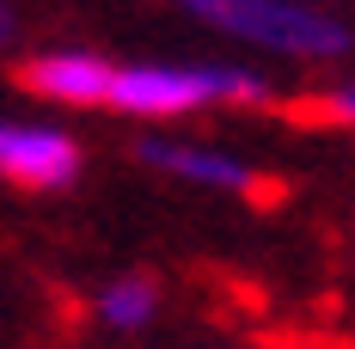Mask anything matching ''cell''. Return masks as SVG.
I'll use <instances>...</instances> for the list:
<instances>
[{
	"label": "cell",
	"instance_id": "cell-1",
	"mask_svg": "<svg viewBox=\"0 0 355 349\" xmlns=\"http://www.w3.org/2000/svg\"><path fill=\"white\" fill-rule=\"evenodd\" d=\"M190 12L239 43H263L282 56H343L349 49V31L331 12H313L300 0H190Z\"/></svg>",
	"mask_w": 355,
	"mask_h": 349
},
{
	"label": "cell",
	"instance_id": "cell-6",
	"mask_svg": "<svg viewBox=\"0 0 355 349\" xmlns=\"http://www.w3.org/2000/svg\"><path fill=\"white\" fill-rule=\"evenodd\" d=\"M153 307H159V294H153V282H141V276H123V282H110L105 294H98V318H105V325H116V331L147 325V318H153Z\"/></svg>",
	"mask_w": 355,
	"mask_h": 349
},
{
	"label": "cell",
	"instance_id": "cell-2",
	"mask_svg": "<svg viewBox=\"0 0 355 349\" xmlns=\"http://www.w3.org/2000/svg\"><path fill=\"white\" fill-rule=\"evenodd\" d=\"M220 99H263V80L245 68H166V62H141V68H116V86H110V105L135 110V117H184V110L220 105Z\"/></svg>",
	"mask_w": 355,
	"mask_h": 349
},
{
	"label": "cell",
	"instance_id": "cell-8",
	"mask_svg": "<svg viewBox=\"0 0 355 349\" xmlns=\"http://www.w3.org/2000/svg\"><path fill=\"white\" fill-rule=\"evenodd\" d=\"M6 31H12V12H6V6H0V37H6Z\"/></svg>",
	"mask_w": 355,
	"mask_h": 349
},
{
	"label": "cell",
	"instance_id": "cell-3",
	"mask_svg": "<svg viewBox=\"0 0 355 349\" xmlns=\"http://www.w3.org/2000/svg\"><path fill=\"white\" fill-rule=\"evenodd\" d=\"M0 172L25 190H62L80 178V147L62 129H12L0 147Z\"/></svg>",
	"mask_w": 355,
	"mask_h": 349
},
{
	"label": "cell",
	"instance_id": "cell-7",
	"mask_svg": "<svg viewBox=\"0 0 355 349\" xmlns=\"http://www.w3.org/2000/svg\"><path fill=\"white\" fill-rule=\"evenodd\" d=\"M331 117L355 123V86H337V92H331Z\"/></svg>",
	"mask_w": 355,
	"mask_h": 349
},
{
	"label": "cell",
	"instance_id": "cell-5",
	"mask_svg": "<svg viewBox=\"0 0 355 349\" xmlns=\"http://www.w3.org/2000/svg\"><path fill=\"white\" fill-rule=\"evenodd\" d=\"M141 160L159 166L172 178L190 184H209V190H251V166L233 153H214V147H190V141H141Z\"/></svg>",
	"mask_w": 355,
	"mask_h": 349
},
{
	"label": "cell",
	"instance_id": "cell-9",
	"mask_svg": "<svg viewBox=\"0 0 355 349\" xmlns=\"http://www.w3.org/2000/svg\"><path fill=\"white\" fill-rule=\"evenodd\" d=\"M6 135H12V123H0V147H6Z\"/></svg>",
	"mask_w": 355,
	"mask_h": 349
},
{
	"label": "cell",
	"instance_id": "cell-4",
	"mask_svg": "<svg viewBox=\"0 0 355 349\" xmlns=\"http://www.w3.org/2000/svg\"><path fill=\"white\" fill-rule=\"evenodd\" d=\"M25 80L55 105H105L110 86H116V68L98 56H80V49H55V56H37Z\"/></svg>",
	"mask_w": 355,
	"mask_h": 349
}]
</instances>
